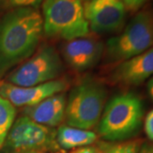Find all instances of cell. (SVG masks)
Here are the masks:
<instances>
[{
    "label": "cell",
    "instance_id": "6da1fadb",
    "mask_svg": "<svg viewBox=\"0 0 153 153\" xmlns=\"http://www.w3.org/2000/svg\"><path fill=\"white\" fill-rule=\"evenodd\" d=\"M43 33L37 9L16 8L0 19V76L36 52Z\"/></svg>",
    "mask_w": 153,
    "mask_h": 153
},
{
    "label": "cell",
    "instance_id": "7a4b0ae2",
    "mask_svg": "<svg viewBox=\"0 0 153 153\" xmlns=\"http://www.w3.org/2000/svg\"><path fill=\"white\" fill-rule=\"evenodd\" d=\"M144 107L132 92L115 95L105 105L98 123V134L105 140L123 141L136 135L142 125Z\"/></svg>",
    "mask_w": 153,
    "mask_h": 153
},
{
    "label": "cell",
    "instance_id": "3957f363",
    "mask_svg": "<svg viewBox=\"0 0 153 153\" xmlns=\"http://www.w3.org/2000/svg\"><path fill=\"white\" fill-rule=\"evenodd\" d=\"M105 86L92 79H85L71 89L66 100L65 117L68 126L90 130L98 124L105 105Z\"/></svg>",
    "mask_w": 153,
    "mask_h": 153
},
{
    "label": "cell",
    "instance_id": "277c9868",
    "mask_svg": "<svg viewBox=\"0 0 153 153\" xmlns=\"http://www.w3.org/2000/svg\"><path fill=\"white\" fill-rule=\"evenodd\" d=\"M44 33L70 41L89 33L81 0H44Z\"/></svg>",
    "mask_w": 153,
    "mask_h": 153
},
{
    "label": "cell",
    "instance_id": "5b68a950",
    "mask_svg": "<svg viewBox=\"0 0 153 153\" xmlns=\"http://www.w3.org/2000/svg\"><path fill=\"white\" fill-rule=\"evenodd\" d=\"M153 45V15L139 12L122 33L106 43V55L111 62L121 63L146 51Z\"/></svg>",
    "mask_w": 153,
    "mask_h": 153
},
{
    "label": "cell",
    "instance_id": "8992f818",
    "mask_svg": "<svg viewBox=\"0 0 153 153\" xmlns=\"http://www.w3.org/2000/svg\"><path fill=\"white\" fill-rule=\"evenodd\" d=\"M10 153H65L56 140V130L21 117L11 127L4 145Z\"/></svg>",
    "mask_w": 153,
    "mask_h": 153
},
{
    "label": "cell",
    "instance_id": "52a82bcc",
    "mask_svg": "<svg viewBox=\"0 0 153 153\" xmlns=\"http://www.w3.org/2000/svg\"><path fill=\"white\" fill-rule=\"evenodd\" d=\"M64 66L57 51L44 45L8 76V82L20 87H33L57 79Z\"/></svg>",
    "mask_w": 153,
    "mask_h": 153
},
{
    "label": "cell",
    "instance_id": "ba28073f",
    "mask_svg": "<svg viewBox=\"0 0 153 153\" xmlns=\"http://www.w3.org/2000/svg\"><path fill=\"white\" fill-rule=\"evenodd\" d=\"M83 12L92 32L110 33L123 26L127 10L120 0H91L84 4Z\"/></svg>",
    "mask_w": 153,
    "mask_h": 153
},
{
    "label": "cell",
    "instance_id": "9c48e42d",
    "mask_svg": "<svg viewBox=\"0 0 153 153\" xmlns=\"http://www.w3.org/2000/svg\"><path fill=\"white\" fill-rule=\"evenodd\" d=\"M67 87L64 79H55L33 87H20L10 82L0 83V96L15 106H32L55 94L62 93Z\"/></svg>",
    "mask_w": 153,
    "mask_h": 153
},
{
    "label": "cell",
    "instance_id": "30bf717a",
    "mask_svg": "<svg viewBox=\"0 0 153 153\" xmlns=\"http://www.w3.org/2000/svg\"><path fill=\"white\" fill-rule=\"evenodd\" d=\"M104 51V45L92 38H78L67 41L62 49L63 57L72 69L86 71L97 65Z\"/></svg>",
    "mask_w": 153,
    "mask_h": 153
},
{
    "label": "cell",
    "instance_id": "8fae6325",
    "mask_svg": "<svg viewBox=\"0 0 153 153\" xmlns=\"http://www.w3.org/2000/svg\"><path fill=\"white\" fill-rule=\"evenodd\" d=\"M153 76V46L116 66L111 80L123 86H138Z\"/></svg>",
    "mask_w": 153,
    "mask_h": 153
},
{
    "label": "cell",
    "instance_id": "7c38bea8",
    "mask_svg": "<svg viewBox=\"0 0 153 153\" xmlns=\"http://www.w3.org/2000/svg\"><path fill=\"white\" fill-rule=\"evenodd\" d=\"M66 97L64 94H53L44 99L38 104L24 108V116H27L35 123L55 128L65 118Z\"/></svg>",
    "mask_w": 153,
    "mask_h": 153
},
{
    "label": "cell",
    "instance_id": "4fadbf2b",
    "mask_svg": "<svg viewBox=\"0 0 153 153\" xmlns=\"http://www.w3.org/2000/svg\"><path fill=\"white\" fill-rule=\"evenodd\" d=\"M97 138L94 132L68 125H60L56 130L57 143L64 151L90 146Z\"/></svg>",
    "mask_w": 153,
    "mask_h": 153
},
{
    "label": "cell",
    "instance_id": "5bb4252c",
    "mask_svg": "<svg viewBox=\"0 0 153 153\" xmlns=\"http://www.w3.org/2000/svg\"><path fill=\"white\" fill-rule=\"evenodd\" d=\"M16 115V106L0 96V150L4 147L8 134L15 123Z\"/></svg>",
    "mask_w": 153,
    "mask_h": 153
},
{
    "label": "cell",
    "instance_id": "9a60e30c",
    "mask_svg": "<svg viewBox=\"0 0 153 153\" xmlns=\"http://www.w3.org/2000/svg\"><path fill=\"white\" fill-rule=\"evenodd\" d=\"M143 144L141 140H132L114 144H100L105 153H138Z\"/></svg>",
    "mask_w": 153,
    "mask_h": 153
},
{
    "label": "cell",
    "instance_id": "2e32d148",
    "mask_svg": "<svg viewBox=\"0 0 153 153\" xmlns=\"http://www.w3.org/2000/svg\"><path fill=\"white\" fill-rule=\"evenodd\" d=\"M10 2L11 4L16 6V8L27 7L37 9L44 2V0H10Z\"/></svg>",
    "mask_w": 153,
    "mask_h": 153
},
{
    "label": "cell",
    "instance_id": "e0dca14e",
    "mask_svg": "<svg viewBox=\"0 0 153 153\" xmlns=\"http://www.w3.org/2000/svg\"><path fill=\"white\" fill-rule=\"evenodd\" d=\"M124 5L126 10L132 11V12H136L141 7H142L148 0H120Z\"/></svg>",
    "mask_w": 153,
    "mask_h": 153
},
{
    "label": "cell",
    "instance_id": "ac0fdd59",
    "mask_svg": "<svg viewBox=\"0 0 153 153\" xmlns=\"http://www.w3.org/2000/svg\"><path fill=\"white\" fill-rule=\"evenodd\" d=\"M144 128L148 139L153 141V109L146 115Z\"/></svg>",
    "mask_w": 153,
    "mask_h": 153
},
{
    "label": "cell",
    "instance_id": "d6986e66",
    "mask_svg": "<svg viewBox=\"0 0 153 153\" xmlns=\"http://www.w3.org/2000/svg\"><path fill=\"white\" fill-rule=\"evenodd\" d=\"M70 153H105L102 148L94 146H82V147L76 148L73 150Z\"/></svg>",
    "mask_w": 153,
    "mask_h": 153
},
{
    "label": "cell",
    "instance_id": "ffe728a7",
    "mask_svg": "<svg viewBox=\"0 0 153 153\" xmlns=\"http://www.w3.org/2000/svg\"><path fill=\"white\" fill-rule=\"evenodd\" d=\"M138 153H153V145L143 143Z\"/></svg>",
    "mask_w": 153,
    "mask_h": 153
},
{
    "label": "cell",
    "instance_id": "44dd1931",
    "mask_svg": "<svg viewBox=\"0 0 153 153\" xmlns=\"http://www.w3.org/2000/svg\"><path fill=\"white\" fill-rule=\"evenodd\" d=\"M147 91L151 99L153 100V76H152L147 82Z\"/></svg>",
    "mask_w": 153,
    "mask_h": 153
},
{
    "label": "cell",
    "instance_id": "7402d4cb",
    "mask_svg": "<svg viewBox=\"0 0 153 153\" xmlns=\"http://www.w3.org/2000/svg\"><path fill=\"white\" fill-rule=\"evenodd\" d=\"M81 1H83V2H85V3H87V2H89V1H91V0H81Z\"/></svg>",
    "mask_w": 153,
    "mask_h": 153
}]
</instances>
